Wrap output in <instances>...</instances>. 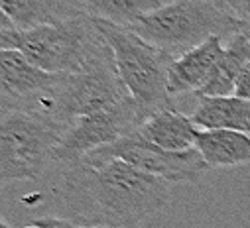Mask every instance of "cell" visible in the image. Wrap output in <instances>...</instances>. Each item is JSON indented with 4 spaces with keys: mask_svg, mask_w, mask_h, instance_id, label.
Segmentation results:
<instances>
[{
    "mask_svg": "<svg viewBox=\"0 0 250 228\" xmlns=\"http://www.w3.org/2000/svg\"><path fill=\"white\" fill-rule=\"evenodd\" d=\"M0 47L20 51L32 65L51 75L79 73L110 51L87 14L30 30L0 28Z\"/></svg>",
    "mask_w": 250,
    "mask_h": 228,
    "instance_id": "7a4b0ae2",
    "label": "cell"
},
{
    "mask_svg": "<svg viewBox=\"0 0 250 228\" xmlns=\"http://www.w3.org/2000/svg\"><path fill=\"white\" fill-rule=\"evenodd\" d=\"M225 51V38L213 36L207 41L175 55L167 67V91L173 96L197 95L211 77L219 57Z\"/></svg>",
    "mask_w": 250,
    "mask_h": 228,
    "instance_id": "30bf717a",
    "label": "cell"
},
{
    "mask_svg": "<svg viewBox=\"0 0 250 228\" xmlns=\"http://www.w3.org/2000/svg\"><path fill=\"white\" fill-rule=\"evenodd\" d=\"M0 28H14V26H12V22H10L2 12H0Z\"/></svg>",
    "mask_w": 250,
    "mask_h": 228,
    "instance_id": "44dd1931",
    "label": "cell"
},
{
    "mask_svg": "<svg viewBox=\"0 0 250 228\" xmlns=\"http://www.w3.org/2000/svg\"><path fill=\"white\" fill-rule=\"evenodd\" d=\"M146 116L148 114L130 95L104 110L81 116L65 126L55 148V161L65 165L103 146L114 144L134 132Z\"/></svg>",
    "mask_w": 250,
    "mask_h": 228,
    "instance_id": "52a82bcc",
    "label": "cell"
},
{
    "mask_svg": "<svg viewBox=\"0 0 250 228\" xmlns=\"http://www.w3.org/2000/svg\"><path fill=\"white\" fill-rule=\"evenodd\" d=\"M234 95L244 98V100H250V61L246 63L238 83H236V89H234Z\"/></svg>",
    "mask_w": 250,
    "mask_h": 228,
    "instance_id": "ac0fdd59",
    "label": "cell"
},
{
    "mask_svg": "<svg viewBox=\"0 0 250 228\" xmlns=\"http://www.w3.org/2000/svg\"><path fill=\"white\" fill-rule=\"evenodd\" d=\"M0 228H10V224H6L2 218H0Z\"/></svg>",
    "mask_w": 250,
    "mask_h": 228,
    "instance_id": "7402d4cb",
    "label": "cell"
},
{
    "mask_svg": "<svg viewBox=\"0 0 250 228\" xmlns=\"http://www.w3.org/2000/svg\"><path fill=\"white\" fill-rule=\"evenodd\" d=\"M250 61V34L236 32L227 39L225 51L219 57V61L195 96H211V95H234L236 83Z\"/></svg>",
    "mask_w": 250,
    "mask_h": 228,
    "instance_id": "5bb4252c",
    "label": "cell"
},
{
    "mask_svg": "<svg viewBox=\"0 0 250 228\" xmlns=\"http://www.w3.org/2000/svg\"><path fill=\"white\" fill-rule=\"evenodd\" d=\"M130 30L171 57L185 53L213 36L230 38L242 32V22L209 0H167L140 16Z\"/></svg>",
    "mask_w": 250,
    "mask_h": 228,
    "instance_id": "277c9868",
    "label": "cell"
},
{
    "mask_svg": "<svg viewBox=\"0 0 250 228\" xmlns=\"http://www.w3.org/2000/svg\"><path fill=\"white\" fill-rule=\"evenodd\" d=\"M124 96H128V91L116 71L112 51H108L79 73L57 75L40 110L67 126L81 116L112 106Z\"/></svg>",
    "mask_w": 250,
    "mask_h": 228,
    "instance_id": "8992f818",
    "label": "cell"
},
{
    "mask_svg": "<svg viewBox=\"0 0 250 228\" xmlns=\"http://www.w3.org/2000/svg\"><path fill=\"white\" fill-rule=\"evenodd\" d=\"M34 224L42 226V228H87L83 226L81 222L73 220V218H61V216H42V218H36Z\"/></svg>",
    "mask_w": 250,
    "mask_h": 228,
    "instance_id": "e0dca14e",
    "label": "cell"
},
{
    "mask_svg": "<svg viewBox=\"0 0 250 228\" xmlns=\"http://www.w3.org/2000/svg\"><path fill=\"white\" fill-rule=\"evenodd\" d=\"M236 18L242 22L246 34H250V0H236Z\"/></svg>",
    "mask_w": 250,
    "mask_h": 228,
    "instance_id": "d6986e66",
    "label": "cell"
},
{
    "mask_svg": "<svg viewBox=\"0 0 250 228\" xmlns=\"http://www.w3.org/2000/svg\"><path fill=\"white\" fill-rule=\"evenodd\" d=\"M195 150L209 169H230L250 163V134L238 130H199Z\"/></svg>",
    "mask_w": 250,
    "mask_h": 228,
    "instance_id": "4fadbf2b",
    "label": "cell"
},
{
    "mask_svg": "<svg viewBox=\"0 0 250 228\" xmlns=\"http://www.w3.org/2000/svg\"><path fill=\"white\" fill-rule=\"evenodd\" d=\"M0 12L18 30L59 24L83 14L69 0H0Z\"/></svg>",
    "mask_w": 250,
    "mask_h": 228,
    "instance_id": "9a60e30c",
    "label": "cell"
},
{
    "mask_svg": "<svg viewBox=\"0 0 250 228\" xmlns=\"http://www.w3.org/2000/svg\"><path fill=\"white\" fill-rule=\"evenodd\" d=\"M136 132L150 144L167 152H187L195 148V138L199 128L193 124L191 116L171 108H162L152 112L142 120Z\"/></svg>",
    "mask_w": 250,
    "mask_h": 228,
    "instance_id": "8fae6325",
    "label": "cell"
},
{
    "mask_svg": "<svg viewBox=\"0 0 250 228\" xmlns=\"http://www.w3.org/2000/svg\"><path fill=\"white\" fill-rule=\"evenodd\" d=\"M189 116L199 130H238L250 134V100L236 95L197 96Z\"/></svg>",
    "mask_w": 250,
    "mask_h": 228,
    "instance_id": "7c38bea8",
    "label": "cell"
},
{
    "mask_svg": "<svg viewBox=\"0 0 250 228\" xmlns=\"http://www.w3.org/2000/svg\"><path fill=\"white\" fill-rule=\"evenodd\" d=\"M91 155L122 159L144 173L156 175L169 183H197L209 169L195 148L187 152H167L146 142L136 130L114 144L91 152Z\"/></svg>",
    "mask_w": 250,
    "mask_h": 228,
    "instance_id": "ba28073f",
    "label": "cell"
},
{
    "mask_svg": "<svg viewBox=\"0 0 250 228\" xmlns=\"http://www.w3.org/2000/svg\"><path fill=\"white\" fill-rule=\"evenodd\" d=\"M69 2L91 18L130 28L140 16L158 8L162 0H69Z\"/></svg>",
    "mask_w": 250,
    "mask_h": 228,
    "instance_id": "2e32d148",
    "label": "cell"
},
{
    "mask_svg": "<svg viewBox=\"0 0 250 228\" xmlns=\"http://www.w3.org/2000/svg\"><path fill=\"white\" fill-rule=\"evenodd\" d=\"M63 130L40 108H0V185L42 179Z\"/></svg>",
    "mask_w": 250,
    "mask_h": 228,
    "instance_id": "3957f363",
    "label": "cell"
},
{
    "mask_svg": "<svg viewBox=\"0 0 250 228\" xmlns=\"http://www.w3.org/2000/svg\"><path fill=\"white\" fill-rule=\"evenodd\" d=\"M24 228H42V226H38V224H34V222H32L30 226H24Z\"/></svg>",
    "mask_w": 250,
    "mask_h": 228,
    "instance_id": "603a6c76",
    "label": "cell"
},
{
    "mask_svg": "<svg viewBox=\"0 0 250 228\" xmlns=\"http://www.w3.org/2000/svg\"><path fill=\"white\" fill-rule=\"evenodd\" d=\"M171 185L122 159L87 153L63 165L57 195L69 218L87 228H136L167 207Z\"/></svg>",
    "mask_w": 250,
    "mask_h": 228,
    "instance_id": "6da1fadb",
    "label": "cell"
},
{
    "mask_svg": "<svg viewBox=\"0 0 250 228\" xmlns=\"http://www.w3.org/2000/svg\"><path fill=\"white\" fill-rule=\"evenodd\" d=\"M55 79L20 51L0 47V108H42Z\"/></svg>",
    "mask_w": 250,
    "mask_h": 228,
    "instance_id": "9c48e42d",
    "label": "cell"
},
{
    "mask_svg": "<svg viewBox=\"0 0 250 228\" xmlns=\"http://www.w3.org/2000/svg\"><path fill=\"white\" fill-rule=\"evenodd\" d=\"M91 228H108V226H91Z\"/></svg>",
    "mask_w": 250,
    "mask_h": 228,
    "instance_id": "cb8c5ba5",
    "label": "cell"
},
{
    "mask_svg": "<svg viewBox=\"0 0 250 228\" xmlns=\"http://www.w3.org/2000/svg\"><path fill=\"white\" fill-rule=\"evenodd\" d=\"M93 20L112 51L114 65L124 87L142 110L150 116L156 110L171 108L173 98L167 91V67L173 57L150 45L130 28L99 18Z\"/></svg>",
    "mask_w": 250,
    "mask_h": 228,
    "instance_id": "5b68a950",
    "label": "cell"
},
{
    "mask_svg": "<svg viewBox=\"0 0 250 228\" xmlns=\"http://www.w3.org/2000/svg\"><path fill=\"white\" fill-rule=\"evenodd\" d=\"M209 2L215 4V6L221 8V10H225V12L232 14V16H236V0H209Z\"/></svg>",
    "mask_w": 250,
    "mask_h": 228,
    "instance_id": "ffe728a7",
    "label": "cell"
}]
</instances>
